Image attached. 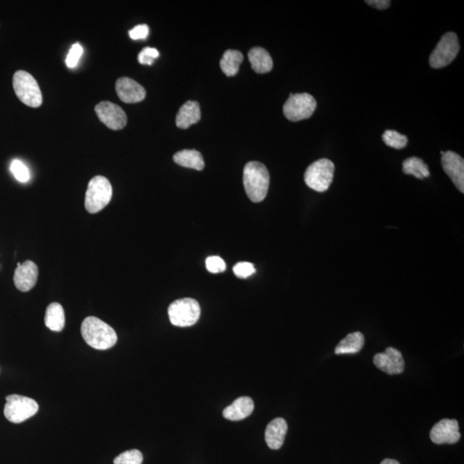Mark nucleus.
<instances>
[{
  "label": "nucleus",
  "instance_id": "1",
  "mask_svg": "<svg viewBox=\"0 0 464 464\" xmlns=\"http://www.w3.org/2000/svg\"><path fill=\"white\" fill-rule=\"evenodd\" d=\"M81 334L86 344L98 350L110 349L117 342V334L114 329L95 316L86 317L83 320Z\"/></svg>",
  "mask_w": 464,
  "mask_h": 464
},
{
  "label": "nucleus",
  "instance_id": "2",
  "mask_svg": "<svg viewBox=\"0 0 464 464\" xmlns=\"http://www.w3.org/2000/svg\"><path fill=\"white\" fill-rule=\"evenodd\" d=\"M270 177L267 167L260 162H249L244 170V185L252 202L258 203L266 198L269 192Z\"/></svg>",
  "mask_w": 464,
  "mask_h": 464
},
{
  "label": "nucleus",
  "instance_id": "3",
  "mask_svg": "<svg viewBox=\"0 0 464 464\" xmlns=\"http://www.w3.org/2000/svg\"><path fill=\"white\" fill-rule=\"evenodd\" d=\"M113 195L111 183L103 175L92 178L88 184L85 206L90 213H98L110 202Z\"/></svg>",
  "mask_w": 464,
  "mask_h": 464
},
{
  "label": "nucleus",
  "instance_id": "4",
  "mask_svg": "<svg viewBox=\"0 0 464 464\" xmlns=\"http://www.w3.org/2000/svg\"><path fill=\"white\" fill-rule=\"evenodd\" d=\"M14 88L16 97L25 105L38 108L43 103V95L35 78L25 71H18L14 76Z\"/></svg>",
  "mask_w": 464,
  "mask_h": 464
},
{
  "label": "nucleus",
  "instance_id": "5",
  "mask_svg": "<svg viewBox=\"0 0 464 464\" xmlns=\"http://www.w3.org/2000/svg\"><path fill=\"white\" fill-rule=\"evenodd\" d=\"M334 165L327 158H321L309 165L304 173V182L316 192L327 191L333 182Z\"/></svg>",
  "mask_w": 464,
  "mask_h": 464
},
{
  "label": "nucleus",
  "instance_id": "6",
  "mask_svg": "<svg viewBox=\"0 0 464 464\" xmlns=\"http://www.w3.org/2000/svg\"><path fill=\"white\" fill-rule=\"evenodd\" d=\"M168 314L173 325L182 328L190 327L200 319V304L193 299L175 300L170 305Z\"/></svg>",
  "mask_w": 464,
  "mask_h": 464
},
{
  "label": "nucleus",
  "instance_id": "7",
  "mask_svg": "<svg viewBox=\"0 0 464 464\" xmlns=\"http://www.w3.org/2000/svg\"><path fill=\"white\" fill-rule=\"evenodd\" d=\"M39 405L34 399L29 397L11 395L6 396V404L4 413L12 423L19 424L36 415Z\"/></svg>",
  "mask_w": 464,
  "mask_h": 464
},
{
  "label": "nucleus",
  "instance_id": "8",
  "mask_svg": "<svg viewBox=\"0 0 464 464\" xmlns=\"http://www.w3.org/2000/svg\"><path fill=\"white\" fill-rule=\"evenodd\" d=\"M316 101L308 93L290 94L283 107L284 115L291 121H299L309 118L316 108Z\"/></svg>",
  "mask_w": 464,
  "mask_h": 464
},
{
  "label": "nucleus",
  "instance_id": "9",
  "mask_svg": "<svg viewBox=\"0 0 464 464\" xmlns=\"http://www.w3.org/2000/svg\"><path fill=\"white\" fill-rule=\"evenodd\" d=\"M459 50L458 36L453 32L446 33L431 54L430 66L435 69L445 68L455 60Z\"/></svg>",
  "mask_w": 464,
  "mask_h": 464
},
{
  "label": "nucleus",
  "instance_id": "10",
  "mask_svg": "<svg viewBox=\"0 0 464 464\" xmlns=\"http://www.w3.org/2000/svg\"><path fill=\"white\" fill-rule=\"evenodd\" d=\"M95 111L102 123L112 130H120L126 127L128 117L123 108L110 102H101L95 107Z\"/></svg>",
  "mask_w": 464,
  "mask_h": 464
},
{
  "label": "nucleus",
  "instance_id": "11",
  "mask_svg": "<svg viewBox=\"0 0 464 464\" xmlns=\"http://www.w3.org/2000/svg\"><path fill=\"white\" fill-rule=\"evenodd\" d=\"M430 438L436 445H454L461 438L457 420L444 419L433 426Z\"/></svg>",
  "mask_w": 464,
  "mask_h": 464
},
{
  "label": "nucleus",
  "instance_id": "12",
  "mask_svg": "<svg viewBox=\"0 0 464 464\" xmlns=\"http://www.w3.org/2000/svg\"><path fill=\"white\" fill-rule=\"evenodd\" d=\"M442 166L457 189L464 193V160L458 153L447 150L441 152Z\"/></svg>",
  "mask_w": 464,
  "mask_h": 464
},
{
  "label": "nucleus",
  "instance_id": "13",
  "mask_svg": "<svg viewBox=\"0 0 464 464\" xmlns=\"http://www.w3.org/2000/svg\"><path fill=\"white\" fill-rule=\"evenodd\" d=\"M373 363L379 370L390 375L403 373L405 368L403 354L394 348H388L383 353L376 354Z\"/></svg>",
  "mask_w": 464,
  "mask_h": 464
},
{
  "label": "nucleus",
  "instance_id": "14",
  "mask_svg": "<svg viewBox=\"0 0 464 464\" xmlns=\"http://www.w3.org/2000/svg\"><path fill=\"white\" fill-rule=\"evenodd\" d=\"M38 274V267L35 262L25 261L24 263H19L14 274L16 287L24 292L31 291L36 286Z\"/></svg>",
  "mask_w": 464,
  "mask_h": 464
},
{
  "label": "nucleus",
  "instance_id": "15",
  "mask_svg": "<svg viewBox=\"0 0 464 464\" xmlns=\"http://www.w3.org/2000/svg\"><path fill=\"white\" fill-rule=\"evenodd\" d=\"M115 90L121 101L126 103L142 102L146 96L145 88L129 78H119L115 83Z\"/></svg>",
  "mask_w": 464,
  "mask_h": 464
},
{
  "label": "nucleus",
  "instance_id": "16",
  "mask_svg": "<svg viewBox=\"0 0 464 464\" xmlns=\"http://www.w3.org/2000/svg\"><path fill=\"white\" fill-rule=\"evenodd\" d=\"M288 430L287 421L282 418H276L267 425L265 431V440L272 450L281 449Z\"/></svg>",
  "mask_w": 464,
  "mask_h": 464
},
{
  "label": "nucleus",
  "instance_id": "17",
  "mask_svg": "<svg viewBox=\"0 0 464 464\" xmlns=\"http://www.w3.org/2000/svg\"><path fill=\"white\" fill-rule=\"evenodd\" d=\"M254 408L253 400L249 396H242L225 408L223 416L229 421H242L252 415Z\"/></svg>",
  "mask_w": 464,
  "mask_h": 464
},
{
  "label": "nucleus",
  "instance_id": "18",
  "mask_svg": "<svg viewBox=\"0 0 464 464\" xmlns=\"http://www.w3.org/2000/svg\"><path fill=\"white\" fill-rule=\"evenodd\" d=\"M200 117L202 113H200V104L197 102L189 101L180 108L175 118V124L179 128L187 129L192 125L198 123Z\"/></svg>",
  "mask_w": 464,
  "mask_h": 464
},
{
  "label": "nucleus",
  "instance_id": "19",
  "mask_svg": "<svg viewBox=\"0 0 464 464\" xmlns=\"http://www.w3.org/2000/svg\"><path fill=\"white\" fill-rule=\"evenodd\" d=\"M249 60L252 68L257 73H269L273 69V60L269 52L262 48H253L249 50Z\"/></svg>",
  "mask_w": 464,
  "mask_h": 464
},
{
  "label": "nucleus",
  "instance_id": "20",
  "mask_svg": "<svg viewBox=\"0 0 464 464\" xmlns=\"http://www.w3.org/2000/svg\"><path fill=\"white\" fill-rule=\"evenodd\" d=\"M45 325L54 332H61L66 324L65 311L61 304L58 303L50 304L46 311Z\"/></svg>",
  "mask_w": 464,
  "mask_h": 464
},
{
  "label": "nucleus",
  "instance_id": "21",
  "mask_svg": "<svg viewBox=\"0 0 464 464\" xmlns=\"http://www.w3.org/2000/svg\"><path fill=\"white\" fill-rule=\"evenodd\" d=\"M174 162L186 168L202 170L205 162L202 153L195 150H183L174 155Z\"/></svg>",
  "mask_w": 464,
  "mask_h": 464
},
{
  "label": "nucleus",
  "instance_id": "22",
  "mask_svg": "<svg viewBox=\"0 0 464 464\" xmlns=\"http://www.w3.org/2000/svg\"><path fill=\"white\" fill-rule=\"evenodd\" d=\"M364 345H365V336L362 333H351L337 345L334 354L337 355L357 354L363 349Z\"/></svg>",
  "mask_w": 464,
  "mask_h": 464
},
{
  "label": "nucleus",
  "instance_id": "23",
  "mask_svg": "<svg viewBox=\"0 0 464 464\" xmlns=\"http://www.w3.org/2000/svg\"><path fill=\"white\" fill-rule=\"evenodd\" d=\"M244 61V56L237 50L229 49L225 52L220 61V68L227 77L235 76Z\"/></svg>",
  "mask_w": 464,
  "mask_h": 464
},
{
  "label": "nucleus",
  "instance_id": "24",
  "mask_svg": "<svg viewBox=\"0 0 464 464\" xmlns=\"http://www.w3.org/2000/svg\"><path fill=\"white\" fill-rule=\"evenodd\" d=\"M403 173L412 175L418 179H424L430 175L428 166L421 158L412 157L403 163Z\"/></svg>",
  "mask_w": 464,
  "mask_h": 464
},
{
  "label": "nucleus",
  "instance_id": "25",
  "mask_svg": "<svg viewBox=\"0 0 464 464\" xmlns=\"http://www.w3.org/2000/svg\"><path fill=\"white\" fill-rule=\"evenodd\" d=\"M383 140L384 144L396 150L406 148L408 145V138L395 130H387L384 132Z\"/></svg>",
  "mask_w": 464,
  "mask_h": 464
},
{
  "label": "nucleus",
  "instance_id": "26",
  "mask_svg": "<svg viewBox=\"0 0 464 464\" xmlns=\"http://www.w3.org/2000/svg\"><path fill=\"white\" fill-rule=\"evenodd\" d=\"M142 463H143V455L139 450L125 451L114 460V464H142Z\"/></svg>",
  "mask_w": 464,
  "mask_h": 464
},
{
  "label": "nucleus",
  "instance_id": "27",
  "mask_svg": "<svg viewBox=\"0 0 464 464\" xmlns=\"http://www.w3.org/2000/svg\"><path fill=\"white\" fill-rule=\"evenodd\" d=\"M10 170L14 177L20 182L25 183L31 179V173H29L28 167L22 161L12 160Z\"/></svg>",
  "mask_w": 464,
  "mask_h": 464
},
{
  "label": "nucleus",
  "instance_id": "28",
  "mask_svg": "<svg viewBox=\"0 0 464 464\" xmlns=\"http://www.w3.org/2000/svg\"><path fill=\"white\" fill-rule=\"evenodd\" d=\"M256 269H254L252 263L248 262H241L237 263L233 267L234 274L238 278L246 279L256 273Z\"/></svg>",
  "mask_w": 464,
  "mask_h": 464
},
{
  "label": "nucleus",
  "instance_id": "29",
  "mask_svg": "<svg viewBox=\"0 0 464 464\" xmlns=\"http://www.w3.org/2000/svg\"><path fill=\"white\" fill-rule=\"evenodd\" d=\"M82 54V46L79 43L73 44V47L70 49L68 56H66V66H68L69 68H76L79 60H81Z\"/></svg>",
  "mask_w": 464,
  "mask_h": 464
},
{
  "label": "nucleus",
  "instance_id": "30",
  "mask_svg": "<svg viewBox=\"0 0 464 464\" xmlns=\"http://www.w3.org/2000/svg\"><path fill=\"white\" fill-rule=\"evenodd\" d=\"M160 56L158 49L153 48H145L138 56V61L142 65L152 66L156 58Z\"/></svg>",
  "mask_w": 464,
  "mask_h": 464
},
{
  "label": "nucleus",
  "instance_id": "31",
  "mask_svg": "<svg viewBox=\"0 0 464 464\" xmlns=\"http://www.w3.org/2000/svg\"><path fill=\"white\" fill-rule=\"evenodd\" d=\"M207 269L212 274L222 273L227 269V264L220 257H210L206 261Z\"/></svg>",
  "mask_w": 464,
  "mask_h": 464
},
{
  "label": "nucleus",
  "instance_id": "32",
  "mask_svg": "<svg viewBox=\"0 0 464 464\" xmlns=\"http://www.w3.org/2000/svg\"><path fill=\"white\" fill-rule=\"evenodd\" d=\"M133 40H145L149 36V27L146 24H140L129 31Z\"/></svg>",
  "mask_w": 464,
  "mask_h": 464
},
{
  "label": "nucleus",
  "instance_id": "33",
  "mask_svg": "<svg viewBox=\"0 0 464 464\" xmlns=\"http://www.w3.org/2000/svg\"><path fill=\"white\" fill-rule=\"evenodd\" d=\"M368 5L377 8L378 10H386L390 7L391 1L388 0H367L366 1Z\"/></svg>",
  "mask_w": 464,
  "mask_h": 464
},
{
  "label": "nucleus",
  "instance_id": "34",
  "mask_svg": "<svg viewBox=\"0 0 464 464\" xmlns=\"http://www.w3.org/2000/svg\"><path fill=\"white\" fill-rule=\"evenodd\" d=\"M380 464H400L398 461H396L395 459H384Z\"/></svg>",
  "mask_w": 464,
  "mask_h": 464
}]
</instances>
